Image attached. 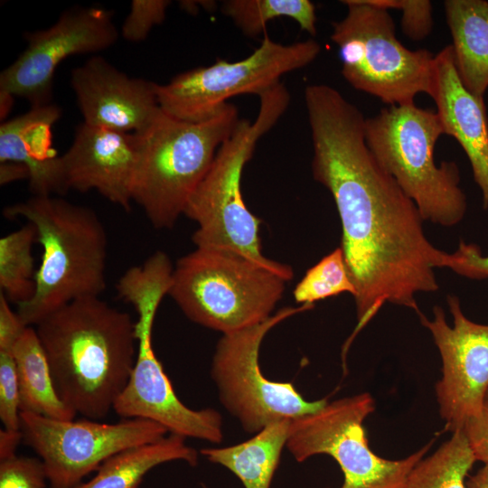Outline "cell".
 Returning a JSON list of instances; mask_svg holds the SVG:
<instances>
[{
  "label": "cell",
  "mask_w": 488,
  "mask_h": 488,
  "mask_svg": "<svg viewBox=\"0 0 488 488\" xmlns=\"http://www.w3.org/2000/svg\"><path fill=\"white\" fill-rule=\"evenodd\" d=\"M305 102L313 176L335 202L356 289L358 324L347 350L385 303L421 313L416 296L438 290L435 271L446 267L448 253L427 239L416 204L373 156L360 109L329 85L308 89Z\"/></svg>",
  "instance_id": "1"
},
{
  "label": "cell",
  "mask_w": 488,
  "mask_h": 488,
  "mask_svg": "<svg viewBox=\"0 0 488 488\" xmlns=\"http://www.w3.org/2000/svg\"><path fill=\"white\" fill-rule=\"evenodd\" d=\"M56 390L76 414L105 418L133 371L136 322L99 296L76 299L36 325Z\"/></svg>",
  "instance_id": "2"
},
{
  "label": "cell",
  "mask_w": 488,
  "mask_h": 488,
  "mask_svg": "<svg viewBox=\"0 0 488 488\" xmlns=\"http://www.w3.org/2000/svg\"><path fill=\"white\" fill-rule=\"evenodd\" d=\"M8 219L23 218L37 230L42 257L32 298L17 305L26 326L107 287L108 236L96 212L54 195L36 196L4 209Z\"/></svg>",
  "instance_id": "3"
},
{
  "label": "cell",
  "mask_w": 488,
  "mask_h": 488,
  "mask_svg": "<svg viewBox=\"0 0 488 488\" xmlns=\"http://www.w3.org/2000/svg\"><path fill=\"white\" fill-rule=\"evenodd\" d=\"M239 122L238 108L230 103L201 122L180 120L161 109L134 133L137 161L132 199L154 228L174 227Z\"/></svg>",
  "instance_id": "4"
},
{
  "label": "cell",
  "mask_w": 488,
  "mask_h": 488,
  "mask_svg": "<svg viewBox=\"0 0 488 488\" xmlns=\"http://www.w3.org/2000/svg\"><path fill=\"white\" fill-rule=\"evenodd\" d=\"M294 271L264 266L239 252L196 248L174 267L170 296L191 321L222 334L272 315Z\"/></svg>",
  "instance_id": "5"
},
{
  "label": "cell",
  "mask_w": 488,
  "mask_h": 488,
  "mask_svg": "<svg viewBox=\"0 0 488 488\" xmlns=\"http://www.w3.org/2000/svg\"><path fill=\"white\" fill-rule=\"evenodd\" d=\"M254 121L239 119L233 133L219 148L213 163L189 199L183 214L197 224L192 239L196 248H219L239 252L264 266L285 264L262 254L261 220L244 202L241 175L259 138L286 110L290 96L281 82L258 96Z\"/></svg>",
  "instance_id": "6"
},
{
  "label": "cell",
  "mask_w": 488,
  "mask_h": 488,
  "mask_svg": "<svg viewBox=\"0 0 488 488\" xmlns=\"http://www.w3.org/2000/svg\"><path fill=\"white\" fill-rule=\"evenodd\" d=\"M442 135L436 112L415 103L388 106L365 118L368 147L424 221L453 227L463 221L467 202L457 164L444 161L437 165L435 161V146Z\"/></svg>",
  "instance_id": "7"
},
{
  "label": "cell",
  "mask_w": 488,
  "mask_h": 488,
  "mask_svg": "<svg viewBox=\"0 0 488 488\" xmlns=\"http://www.w3.org/2000/svg\"><path fill=\"white\" fill-rule=\"evenodd\" d=\"M342 3L347 14L333 23L331 40L339 49L347 82L388 106L415 103L418 94L428 95L435 54L405 47L396 36L389 10L366 0Z\"/></svg>",
  "instance_id": "8"
},
{
  "label": "cell",
  "mask_w": 488,
  "mask_h": 488,
  "mask_svg": "<svg viewBox=\"0 0 488 488\" xmlns=\"http://www.w3.org/2000/svg\"><path fill=\"white\" fill-rule=\"evenodd\" d=\"M374 408L367 392L327 402L320 410L291 420L286 447L299 463L315 455L332 456L343 474L340 488H404L434 439L403 459L379 456L370 448L363 427Z\"/></svg>",
  "instance_id": "9"
},
{
  "label": "cell",
  "mask_w": 488,
  "mask_h": 488,
  "mask_svg": "<svg viewBox=\"0 0 488 488\" xmlns=\"http://www.w3.org/2000/svg\"><path fill=\"white\" fill-rule=\"evenodd\" d=\"M314 305L284 307L264 322L222 334L211 368V375L224 408L250 434L267 426L314 413L327 404V399L307 401L290 382L267 380L261 372L258 355L266 334L286 318Z\"/></svg>",
  "instance_id": "10"
},
{
  "label": "cell",
  "mask_w": 488,
  "mask_h": 488,
  "mask_svg": "<svg viewBox=\"0 0 488 488\" xmlns=\"http://www.w3.org/2000/svg\"><path fill=\"white\" fill-rule=\"evenodd\" d=\"M321 51L313 40L282 44L265 36L248 57L198 67L155 85L160 108L167 115L188 122H201L214 116L230 98L260 95L277 83L281 76L302 69Z\"/></svg>",
  "instance_id": "11"
},
{
  "label": "cell",
  "mask_w": 488,
  "mask_h": 488,
  "mask_svg": "<svg viewBox=\"0 0 488 488\" xmlns=\"http://www.w3.org/2000/svg\"><path fill=\"white\" fill-rule=\"evenodd\" d=\"M20 419L23 441L40 456L50 488H73L112 455L161 439L168 432L143 418L101 423L20 412Z\"/></svg>",
  "instance_id": "12"
},
{
  "label": "cell",
  "mask_w": 488,
  "mask_h": 488,
  "mask_svg": "<svg viewBox=\"0 0 488 488\" xmlns=\"http://www.w3.org/2000/svg\"><path fill=\"white\" fill-rule=\"evenodd\" d=\"M118 37L113 12L75 6L45 30L24 33L26 49L0 74V92L27 99L32 107L48 105L54 72L71 55L95 53Z\"/></svg>",
  "instance_id": "13"
},
{
  "label": "cell",
  "mask_w": 488,
  "mask_h": 488,
  "mask_svg": "<svg viewBox=\"0 0 488 488\" xmlns=\"http://www.w3.org/2000/svg\"><path fill=\"white\" fill-rule=\"evenodd\" d=\"M446 301L452 326L438 305L433 308V319L418 315L440 353L443 375L436 395L446 428L454 432L482 412L488 391V324L468 319L456 296L448 295Z\"/></svg>",
  "instance_id": "14"
},
{
  "label": "cell",
  "mask_w": 488,
  "mask_h": 488,
  "mask_svg": "<svg viewBox=\"0 0 488 488\" xmlns=\"http://www.w3.org/2000/svg\"><path fill=\"white\" fill-rule=\"evenodd\" d=\"M159 305L153 297H144L134 306L138 314L136 360L113 410L123 418L158 423L171 434L219 444L223 439L221 414L213 408L195 410L183 404L154 352L152 331Z\"/></svg>",
  "instance_id": "15"
},
{
  "label": "cell",
  "mask_w": 488,
  "mask_h": 488,
  "mask_svg": "<svg viewBox=\"0 0 488 488\" xmlns=\"http://www.w3.org/2000/svg\"><path fill=\"white\" fill-rule=\"evenodd\" d=\"M70 84L83 123L90 126L136 133L161 111L156 83L131 78L100 56L74 68Z\"/></svg>",
  "instance_id": "16"
},
{
  "label": "cell",
  "mask_w": 488,
  "mask_h": 488,
  "mask_svg": "<svg viewBox=\"0 0 488 488\" xmlns=\"http://www.w3.org/2000/svg\"><path fill=\"white\" fill-rule=\"evenodd\" d=\"M61 159L69 190H96L126 211H130L137 161L134 133L82 123Z\"/></svg>",
  "instance_id": "17"
},
{
  "label": "cell",
  "mask_w": 488,
  "mask_h": 488,
  "mask_svg": "<svg viewBox=\"0 0 488 488\" xmlns=\"http://www.w3.org/2000/svg\"><path fill=\"white\" fill-rule=\"evenodd\" d=\"M445 135L465 151L488 208V120L483 98L472 94L457 73L451 45L435 54L430 91Z\"/></svg>",
  "instance_id": "18"
},
{
  "label": "cell",
  "mask_w": 488,
  "mask_h": 488,
  "mask_svg": "<svg viewBox=\"0 0 488 488\" xmlns=\"http://www.w3.org/2000/svg\"><path fill=\"white\" fill-rule=\"evenodd\" d=\"M61 110L48 104L32 108L0 127V163L26 166L33 195L64 194L69 191L61 156L52 147V127Z\"/></svg>",
  "instance_id": "19"
},
{
  "label": "cell",
  "mask_w": 488,
  "mask_h": 488,
  "mask_svg": "<svg viewBox=\"0 0 488 488\" xmlns=\"http://www.w3.org/2000/svg\"><path fill=\"white\" fill-rule=\"evenodd\" d=\"M444 6L459 78L472 94L483 99L488 89V1L446 0Z\"/></svg>",
  "instance_id": "20"
},
{
  "label": "cell",
  "mask_w": 488,
  "mask_h": 488,
  "mask_svg": "<svg viewBox=\"0 0 488 488\" xmlns=\"http://www.w3.org/2000/svg\"><path fill=\"white\" fill-rule=\"evenodd\" d=\"M292 419L274 422L238 445L200 450L210 462L232 472L245 488H270Z\"/></svg>",
  "instance_id": "21"
},
{
  "label": "cell",
  "mask_w": 488,
  "mask_h": 488,
  "mask_svg": "<svg viewBox=\"0 0 488 488\" xmlns=\"http://www.w3.org/2000/svg\"><path fill=\"white\" fill-rule=\"evenodd\" d=\"M172 461L195 466L198 452L185 443V437L170 434L112 455L102 463L94 477L73 488H137L149 471Z\"/></svg>",
  "instance_id": "22"
},
{
  "label": "cell",
  "mask_w": 488,
  "mask_h": 488,
  "mask_svg": "<svg viewBox=\"0 0 488 488\" xmlns=\"http://www.w3.org/2000/svg\"><path fill=\"white\" fill-rule=\"evenodd\" d=\"M20 397V411L54 419L71 420L77 415L60 398L36 330L25 327L13 348Z\"/></svg>",
  "instance_id": "23"
},
{
  "label": "cell",
  "mask_w": 488,
  "mask_h": 488,
  "mask_svg": "<svg viewBox=\"0 0 488 488\" xmlns=\"http://www.w3.org/2000/svg\"><path fill=\"white\" fill-rule=\"evenodd\" d=\"M475 462L464 429L455 430L433 455L413 467L404 488H467L465 479Z\"/></svg>",
  "instance_id": "24"
},
{
  "label": "cell",
  "mask_w": 488,
  "mask_h": 488,
  "mask_svg": "<svg viewBox=\"0 0 488 488\" xmlns=\"http://www.w3.org/2000/svg\"><path fill=\"white\" fill-rule=\"evenodd\" d=\"M221 11L249 37L259 35L269 21L280 17L295 20L312 36L317 32L315 6L309 0H226Z\"/></svg>",
  "instance_id": "25"
},
{
  "label": "cell",
  "mask_w": 488,
  "mask_h": 488,
  "mask_svg": "<svg viewBox=\"0 0 488 488\" xmlns=\"http://www.w3.org/2000/svg\"><path fill=\"white\" fill-rule=\"evenodd\" d=\"M35 242L37 230L29 222L0 239V288L16 305L30 300L35 291L36 272L32 254Z\"/></svg>",
  "instance_id": "26"
},
{
  "label": "cell",
  "mask_w": 488,
  "mask_h": 488,
  "mask_svg": "<svg viewBox=\"0 0 488 488\" xmlns=\"http://www.w3.org/2000/svg\"><path fill=\"white\" fill-rule=\"evenodd\" d=\"M344 293L354 296L356 289L343 249L338 247L305 272L293 296L297 304L314 305L317 301Z\"/></svg>",
  "instance_id": "27"
},
{
  "label": "cell",
  "mask_w": 488,
  "mask_h": 488,
  "mask_svg": "<svg viewBox=\"0 0 488 488\" xmlns=\"http://www.w3.org/2000/svg\"><path fill=\"white\" fill-rule=\"evenodd\" d=\"M386 10H401V30L412 41H421L433 29V6L428 0H366Z\"/></svg>",
  "instance_id": "28"
},
{
  "label": "cell",
  "mask_w": 488,
  "mask_h": 488,
  "mask_svg": "<svg viewBox=\"0 0 488 488\" xmlns=\"http://www.w3.org/2000/svg\"><path fill=\"white\" fill-rule=\"evenodd\" d=\"M19 383L13 350H0V419L4 428L21 430Z\"/></svg>",
  "instance_id": "29"
},
{
  "label": "cell",
  "mask_w": 488,
  "mask_h": 488,
  "mask_svg": "<svg viewBox=\"0 0 488 488\" xmlns=\"http://www.w3.org/2000/svg\"><path fill=\"white\" fill-rule=\"evenodd\" d=\"M171 2L168 0H133L122 28V37L129 42L144 41L152 28L162 23Z\"/></svg>",
  "instance_id": "30"
},
{
  "label": "cell",
  "mask_w": 488,
  "mask_h": 488,
  "mask_svg": "<svg viewBox=\"0 0 488 488\" xmlns=\"http://www.w3.org/2000/svg\"><path fill=\"white\" fill-rule=\"evenodd\" d=\"M46 482L41 459L16 455L0 461V488H45Z\"/></svg>",
  "instance_id": "31"
},
{
  "label": "cell",
  "mask_w": 488,
  "mask_h": 488,
  "mask_svg": "<svg viewBox=\"0 0 488 488\" xmlns=\"http://www.w3.org/2000/svg\"><path fill=\"white\" fill-rule=\"evenodd\" d=\"M446 267L469 279H487L488 255H483L477 244L461 239L456 250L448 253Z\"/></svg>",
  "instance_id": "32"
},
{
  "label": "cell",
  "mask_w": 488,
  "mask_h": 488,
  "mask_svg": "<svg viewBox=\"0 0 488 488\" xmlns=\"http://www.w3.org/2000/svg\"><path fill=\"white\" fill-rule=\"evenodd\" d=\"M464 431L474 451L476 461L488 463V391L481 414L468 420Z\"/></svg>",
  "instance_id": "33"
},
{
  "label": "cell",
  "mask_w": 488,
  "mask_h": 488,
  "mask_svg": "<svg viewBox=\"0 0 488 488\" xmlns=\"http://www.w3.org/2000/svg\"><path fill=\"white\" fill-rule=\"evenodd\" d=\"M27 327L16 312L9 305L8 299L0 294V350H13L14 343Z\"/></svg>",
  "instance_id": "34"
},
{
  "label": "cell",
  "mask_w": 488,
  "mask_h": 488,
  "mask_svg": "<svg viewBox=\"0 0 488 488\" xmlns=\"http://www.w3.org/2000/svg\"><path fill=\"white\" fill-rule=\"evenodd\" d=\"M21 441H23L21 430L2 429L0 431V461L16 455L15 451Z\"/></svg>",
  "instance_id": "35"
},
{
  "label": "cell",
  "mask_w": 488,
  "mask_h": 488,
  "mask_svg": "<svg viewBox=\"0 0 488 488\" xmlns=\"http://www.w3.org/2000/svg\"><path fill=\"white\" fill-rule=\"evenodd\" d=\"M29 171L25 165L14 163H0V183L6 184L10 182L27 178L29 180Z\"/></svg>",
  "instance_id": "36"
},
{
  "label": "cell",
  "mask_w": 488,
  "mask_h": 488,
  "mask_svg": "<svg viewBox=\"0 0 488 488\" xmlns=\"http://www.w3.org/2000/svg\"><path fill=\"white\" fill-rule=\"evenodd\" d=\"M467 488H488V463L466 480Z\"/></svg>",
  "instance_id": "37"
}]
</instances>
